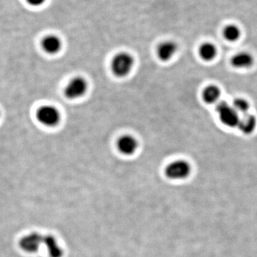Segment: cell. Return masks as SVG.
I'll list each match as a JSON object with an SVG mask.
<instances>
[{
    "instance_id": "13",
    "label": "cell",
    "mask_w": 257,
    "mask_h": 257,
    "mask_svg": "<svg viewBox=\"0 0 257 257\" xmlns=\"http://www.w3.org/2000/svg\"><path fill=\"white\" fill-rule=\"evenodd\" d=\"M199 53L202 60L209 62L215 58L217 55V50L215 45L209 42H206L199 47Z\"/></svg>"
},
{
    "instance_id": "14",
    "label": "cell",
    "mask_w": 257,
    "mask_h": 257,
    "mask_svg": "<svg viewBox=\"0 0 257 257\" xmlns=\"http://www.w3.org/2000/svg\"><path fill=\"white\" fill-rule=\"evenodd\" d=\"M220 89L215 85H210L203 91L202 97L207 104H214L218 101L220 96Z\"/></svg>"
},
{
    "instance_id": "5",
    "label": "cell",
    "mask_w": 257,
    "mask_h": 257,
    "mask_svg": "<svg viewBox=\"0 0 257 257\" xmlns=\"http://www.w3.org/2000/svg\"><path fill=\"white\" fill-rule=\"evenodd\" d=\"M191 173V165L187 161L177 160L167 166L165 175L172 179H184Z\"/></svg>"
},
{
    "instance_id": "8",
    "label": "cell",
    "mask_w": 257,
    "mask_h": 257,
    "mask_svg": "<svg viewBox=\"0 0 257 257\" xmlns=\"http://www.w3.org/2000/svg\"><path fill=\"white\" fill-rule=\"evenodd\" d=\"M178 50V45L174 41L162 42L157 47L158 58L162 62H168L173 58Z\"/></svg>"
},
{
    "instance_id": "12",
    "label": "cell",
    "mask_w": 257,
    "mask_h": 257,
    "mask_svg": "<svg viewBox=\"0 0 257 257\" xmlns=\"http://www.w3.org/2000/svg\"><path fill=\"white\" fill-rule=\"evenodd\" d=\"M43 243L46 246L47 251L50 257H62L63 251L60 247L57 239L51 235L44 236Z\"/></svg>"
},
{
    "instance_id": "10",
    "label": "cell",
    "mask_w": 257,
    "mask_h": 257,
    "mask_svg": "<svg viewBox=\"0 0 257 257\" xmlns=\"http://www.w3.org/2000/svg\"><path fill=\"white\" fill-rule=\"evenodd\" d=\"M256 126V120L253 115L246 113L240 116L238 127L243 133L248 135L253 133Z\"/></svg>"
},
{
    "instance_id": "7",
    "label": "cell",
    "mask_w": 257,
    "mask_h": 257,
    "mask_svg": "<svg viewBox=\"0 0 257 257\" xmlns=\"http://www.w3.org/2000/svg\"><path fill=\"white\" fill-rule=\"evenodd\" d=\"M138 141L135 137L125 135L120 137L116 143V147L120 153L123 155H133L138 149Z\"/></svg>"
},
{
    "instance_id": "16",
    "label": "cell",
    "mask_w": 257,
    "mask_h": 257,
    "mask_svg": "<svg viewBox=\"0 0 257 257\" xmlns=\"http://www.w3.org/2000/svg\"><path fill=\"white\" fill-rule=\"evenodd\" d=\"M233 108L238 114L242 115L248 113L249 104L245 99H236L233 102Z\"/></svg>"
},
{
    "instance_id": "6",
    "label": "cell",
    "mask_w": 257,
    "mask_h": 257,
    "mask_svg": "<svg viewBox=\"0 0 257 257\" xmlns=\"http://www.w3.org/2000/svg\"><path fill=\"white\" fill-rule=\"evenodd\" d=\"M43 239L44 236L39 233H30L20 239V246L25 252L35 253L38 251L43 243Z\"/></svg>"
},
{
    "instance_id": "1",
    "label": "cell",
    "mask_w": 257,
    "mask_h": 257,
    "mask_svg": "<svg viewBox=\"0 0 257 257\" xmlns=\"http://www.w3.org/2000/svg\"><path fill=\"white\" fill-rule=\"evenodd\" d=\"M135 60L127 52H121L115 55L111 63V69L116 77H126L133 70Z\"/></svg>"
},
{
    "instance_id": "9",
    "label": "cell",
    "mask_w": 257,
    "mask_h": 257,
    "mask_svg": "<svg viewBox=\"0 0 257 257\" xmlns=\"http://www.w3.org/2000/svg\"><path fill=\"white\" fill-rule=\"evenodd\" d=\"M62 41L55 35H48L42 40V47L44 51L50 55L58 53L62 49Z\"/></svg>"
},
{
    "instance_id": "17",
    "label": "cell",
    "mask_w": 257,
    "mask_h": 257,
    "mask_svg": "<svg viewBox=\"0 0 257 257\" xmlns=\"http://www.w3.org/2000/svg\"><path fill=\"white\" fill-rule=\"evenodd\" d=\"M29 5L33 7L41 6L46 2V0H26Z\"/></svg>"
},
{
    "instance_id": "15",
    "label": "cell",
    "mask_w": 257,
    "mask_h": 257,
    "mask_svg": "<svg viewBox=\"0 0 257 257\" xmlns=\"http://www.w3.org/2000/svg\"><path fill=\"white\" fill-rule=\"evenodd\" d=\"M223 35L227 41H237L241 37V30L235 25H228L223 30Z\"/></svg>"
},
{
    "instance_id": "3",
    "label": "cell",
    "mask_w": 257,
    "mask_h": 257,
    "mask_svg": "<svg viewBox=\"0 0 257 257\" xmlns=\"http://www.w3.org/2000/svg\"><path fill=\"white\" fill-rule=\"evenodd\" d=\"M216 110L223 124L229 127L238 126L240 116L233 106H229L226 101H221L218 103Z\"/></svg>"
},
{
    "instance_id": "11",
    "label": "cell",
    "mask_w": 257,
    "mask_h": 257,
    "mask_svg": "<svg viewBox=\"0 0 257 257\" xmlns=\"http://www.w3.org/2000/svg\"><path fill=\"white\" fill-rule=\"evenodd\" d=\"M253 59L252 56L247 52H241L233 57L231 64L238 69L249 68L252 66Z\"/></svg>"
},
{
    "instance_id": "2",
    "label": "cell",
    "mask_w": 257,
    "mask_h": 257,
    "mask_svg": "<svg viewBox=\"0 0 257 257\" xmlns=\"http://www.w3.org/2000/svg\"><path fill=\"white\" fill-rule=\"evenodd\" d=\"M36 116L39 122L49 127L57 126L61 119L60 111L52 105H45L39 108Z\"/></svg>"
},
{
    "instance_id": "4",
    "label": "cell",
    "mask_w": 257,
    "mask_h": 257,
    "mask_svg": "<svg viewBox=\"0 0 257 257\" xmlns=\"http://www.w3.org/2000/svg\"><path fill=\"white\" fill-rule=\"evenodd\" d=\"M88 84L85 79L81 77H74L67 84L64 89V94L69 99L82 98L87 92Z\"/></svg>"
}]
</instances>
